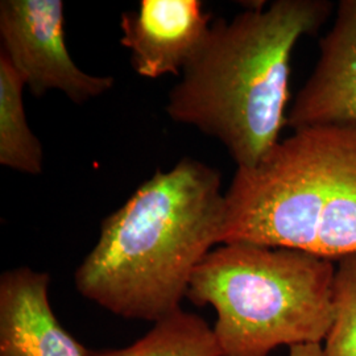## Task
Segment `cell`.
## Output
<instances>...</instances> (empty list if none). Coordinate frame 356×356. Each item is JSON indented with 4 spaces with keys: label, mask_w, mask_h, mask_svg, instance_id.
Segmentation results:
<instances>
[{
    "label": "cell",
    "mask_w": 356,
    "mask_h": 356,
    "mask_svg": "<svg viewBox=\"0 0 356 356\" xmlns=\"http://www.w3.org/2000/svg\"><path fill=\"white\" fill-rule=\"evenodd\" d=\"M225 222L220 173L184 157L103 219L76 268V291L123 318H165L181 309L197 268L222 244Z\"/></svg>",
    "instance_id": "1"
},
{
    "label": "cell",
    "mask_w": 356,
    "mask_h": 356,
    "mask_svg": "<svg viewBox=\"0 0 356 356\" xmlns=\"http://www.w3.org/2000/svg\"><path fill=\"white\" fill-rule=\"evenodd\" d=\"M216 19L170 90L166 114L219 141L236 168L257 165L286 126L292 53L326 23L327 0H276Z\"/></svg>",
    "instance_id": "2"
},
{
    "label": "cell",
    "mask_w": 356,
    "mask_h": 356,
    "mask_svg": "<svg viewBox=\"0 0 356 356\" xmlns=\"http://www.w3.org/2000/svg\"><path fill=\"white\" fill-rule=\"evenodd\" d=\"M225 195L222 244L356 254V123L293 131L257 165L236 168Z\"/></svg>",
    "instance_id": "3"
},
{
    "label": "cell",
    "mask_w": 356,
    "mask_h": 356,
    "mask_svg": "<svg viewBox=\"0 0 356 356\" xmlns=\"http://www.w3.org/2000/svg\"><path fill=\"white\" fill-rule=\"evenodd\" d=\"M335 261L250 243L216 247L186 298L216 312L222 356H268L279 346L323 344L334 319Z\"/></svg>",
    "instance_id": "4"
},
{
    "label": "cell",
    "mask_w": 356,
    "mask_h": 356,
    "mask_svg": "<svg viewBox=\"0 0 356 356\" xmlns=\"http://www.w3.org/2000/svg\"><path fill=\"white\" fill-rule=\"evenodd\" d=\"M1 53L35 97L56 90L76 104L89 102L114 88V78L83 72L65 42L61 0H1Z\"/></svg>",
    "instance_id": "5"
},
{
    "label": "cell",
    "mask_w": 356,
    "mask_h": 356,
    "mask_svg": "<svg viewBox=\"0 0 356 356\" xmlns=\"http://www.w3.org/2000/svg\"><path fill=\"white\" fill-rule=\"evenodd\" d=\"M211 23L201 0H141L136 11L122 15L120 44L139 76H179L201 49Z\"/></svg>",
    "instance_id": "6"
},
{
    "label": "cell",
    "mask_w": 356,
    "mask_h": 356,
    "mask_svg": "<svg viewBox=\"0 0 356 356\" xmlns=\"http://www.w3.org/2000/svg\"><path fill=\"white\" fill-rule=\"evenodd\" d=\"M356 123V0L339 1L334 26L319 41L312 76L286 118L293 131Z\"/></svg>",
    "instance_id": "7"
},
{
    "label": "cell",
    "mask_w": 356,
    "mask_h": 356,
    "mask_svg": "<svg viewBox=\"0 0 356 356\" xmlns=\"http://www.w3.org/2000/svg\"><path fill=\"white\" fill-rule=\"evenodd\" d=\"M47 272L22 267L0 276V356H91L65 330L49 300Z\"/></svg>",
    "instance_id": "8"
},
{
    "label": "cell",
    "mask_w": 356,
    "mask_h": 356,
    "mask_svg": "<svg viewBox=\"0 0 356 356\" xmlns=\"http://www.w3.org/2000/svg\"><path fill=\"white\" fill-rule=\"evenodd\" d=\"M26 82L0 51V164L16 172L42 173V147L26 122Z\"/></svg>",
    "instance_id": "9"
},
{
    "label": "cell",
    "mask_w": 356,
    "mask_h": 356,
    "mask_svg": "<svg viewBox=\"0 0 356 356\" xmlns=\"http://www.w3.org/2000/svg\"><path fill=\"white\" fill-rule=\"evenodd\" d=\"M91 356H222L214 330L197 314L178 309L154 322L135 343L120 350L92 351Z\"/></svg>",
    "instance_id": "10"
},
{
    "label": "cell",
    "mask_w": 356,
    "mask_h": 356,
    "mask_svg": "<svg viewBox=\"0 0 356 356\" xmlns=\"http://www.w3.org/2000/svg\"><path fill=\"white\" fill-rule=\"evenodd\" d=\"M334 319L322 344L325 356H356V254L335 261Z\"/></svg>",
    "instance_id": "11"
},
{
    "label": "cell",
    "mask_w": 356,
    "mask_h": 356,
    "mask_svg": "<svg viewBox=\"0 0 356 356\" xmlns=\"http://www.w3.org/2000/svg\"><path fill=\"white\" fill-rule=\"evenodd\" d=\"M289 356H325L322 344H300L289 348Z\"/></svg>",
    "instance_id": "12"
}]
</instances>
